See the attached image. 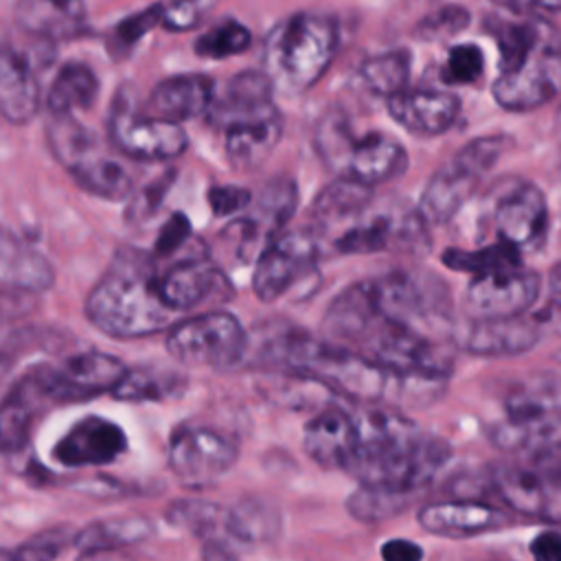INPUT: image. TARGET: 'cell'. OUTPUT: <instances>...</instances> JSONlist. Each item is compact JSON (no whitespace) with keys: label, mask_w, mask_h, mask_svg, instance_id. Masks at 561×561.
Segmentation results:
<instances>
[{"label":"cell","mask_w":561,"mask_h":561,"mask_svg":"<svg viewBox=\"0 0 561 561\" xmlns=\"http://www.w3.org/2000/svg\"><path fill=\"white\" fill-rule=\"evenodd\" d=\"M208 206L217 217H230L237 213H243L252 204V195L243 186L234 184H224V186H213L208 188Z\"/></svg>","instance_id":"50"},{"label":"cell","mask_w":561,"mask_h":561,"mask_svg":"<svg viewBox=\"0 0 561 561\" xmlns=\"http://www.w3.org/2000/svg\"><path fill=\"white\" fill-rule=\"evenodd\" d=\"M508 140L504 136L473 138L460 147L425 184L419 210L427 224L449 221L473 195L486 171L500 160Z\"/></svg>","instance_id":"7"},{"label":"cell","mask_w":561,"mask_h":561,"mask_svg":"<svg viewBox=\"0 0 561 561\" xmlns=\"http://www.w3.org/2000/svg\"><path fill=\"white\" fill-rule=\"evenodd\" d=\"M215 103V81L208 75L184 72L162 79L149 94V110L169 121H188L210 112Z\"/></svg>","instance_id":"25"},{"label":"cell","mask_w":561,"mask_h":561,"mask_svg":"<svg viewBox=\"0 0 561 561\" xmlns=\"http://www.w3.org/2000/svg\"><path fill=\"white\" fill-rule=\"evenodd\" d=\"M550 294H552L554 302L561 305V263H557L550 270Z\"/></svg>","instance_id":"55"},{"label":"cell","mask_w":561,"mask_h":561,"mask_svg":"<svg viewBox=\"0 0 561 561\" xmlns=\"http://www.w3.org/2000/svg\"><path fill=\"white\" fill-rule=\"evenodd\" d=\"M508 421H537L561 412V373H537L506 394L504 401Z\"/></svg>","instance_id":"29"},{"label":"cell","mask_w":561,"mask_h":561,"mask_svg":"<svg viewBox=\"0 0 561 561\" xmlns=\"http://www.w3.org/2000/svg\"><path fill=\"white\" fill-rule=\"evenodd\" d=\"M127 370L114 355L83 351L55 364H37L26 377L46 403H77L112 392Z\"/></svg>","instance_id":"10"},{"label":"cell","mask_w":561,"mask_h":561,"mask_svg":"<svg viewBox=\"0 0 561 561\" xmlns=\"http://www.w3.org/2000/svg\"><path fill=\"white\" fill-rule=\"evenodd\" d=\"M280 511L261 497H243L224 511L226 533L250 543L274 541L280 533Z\"/></svg>","instance_id":"34"},{"label":"cell","mask_w":561,"mask_h":561,"mask_svg":"<svg viewBox=\"0 0 561 561\" xmlns=\"http://www.w3.org/2000/svg\"><path fill=\"white\" fill-rule=\"evenodd\" d=\"M414 495H419V491L359 484V489L348 495L346 511L357 522L375 524L403 513L412 504Z\"/></svg>","instance_id":"37"},{"label":"cell","mask_w":561,"mask_h":561,"mask_svg":"<svg viewBox=\"0 0 561 561\" xmlns=\"http://www.w3.org/2000/svg\"><path fill=\"white\" fill-rule=\"evenodd\" d=\"M237 440L213 427L180 425L169 440V467L173 476L191 489L215 482L237 462Z\"/></svg>","instance_id":"12"},{"label":"cell","mask_w":561,"mask_h":561,"mask_svg":"<svg viewBox=\"0 0 561 561\" xmlns=\"http://www.w3.org/2000/svg\"><path fill=\"white\" fill-rule=\"evenodd\" d=\"M491 443L504 451L561 454V412L537 421H504L491 430Z\"/></svg>","instance_id":"31"},{"label":"cell","mask_w":561,"mask_h":561,"mask_svg":"<svg viewBox=\"0 0 561 561\" xmlns=\"http://www.w3.org/2000/svg\"><path fill=\"white\" fill-rule=\"evenodd\" d=\"M390 118L416 136L445 134L460 114V99L445 90H401L386 99Z\"/></svg>","instance_id":"19"},{"label":"cell","mask_w":561,"mask_h":561,"mask_svg":"<svg viewBox=\"0 0 561 561\" xmlns=\"http://www.w3.org/2000/svg\"><path fill=\"white\" fill-rule=\"evenodd\" d=\"M337 254L423 252L430 245L427 219L419 206L399 199H370L357 215L327 234Z\"/></svg>","instance_id":"6"},{"label":"cell","mask_w":561,"mask_h":561,"mask_svg":"<svg viewBox=\"0 0 561 561\" xmlns=\"http://www.w3.org/2000/svg\"><path fill=\"white\" fill-rule=\"evenodd\" d=\"M188 237H191L188 219L182 213H175V215H171L164 221V226H162V230H160V234H158V239L153 243V252L151 254L158 261L160 259H169L171 254H175V250H180L184 245V241Z\"/></svg>","instance_id":"51"},{"label":"cell","mask_w":561,"mask_h":561,"mask_svg":"<svg viewBox=\"0 0 561 561\" xmlns=\"http://www.w3.org/2000/svg\"><path fill=\"white\" fill-rule=\"evenodd\" d=\"M178 386L180 381L175 375L153 373L149 368H129L112 390V397L123 401H160L173 394Z\"/></svg>","instance_id":"43"},{"label":"cell","mask_w":561,"mask_h":561,"mask_svg":"<svg viewBox=\"0 0 561 561\" xmlns=\"http://www.w3.org/2000/svg\"><path fill=\"white\" fill-rule=\"evenodd\" d=\"M307 456L324 469L346 467L355 447V416L342 405L320 410L302 430Z\"/></svg>","instance_id":"21"},{"label":"cell","mask_w":561,"mask_h":561,"mask_svg":"<svg viewBox=\"0 0 561 561\" xmlns=\"http://www.w3.org/2000/svg\"><path fill=\"white\" fill-rule=\"evenodd\" d=\"M500 50V72L517 68L533 48L543 39L537 22H506L495 20L489 26Z\"/></svg>","instance_id":"41"},{"label":"cell","mask_w":561,"mask_h":561,"mask_svg":"<svg viewBox=\"0 0 561 561\" xmlns=\"http://www.w3.org/2000/svg\"><path fill=\"white\" fill-rule=\"evenodd\" d=\"M313 149L333 175L368 186L383 184L408 167V153L401 142L379 131L355 136L348 116L337 107L320 116Z\"/></svg>","instance_id":"4"},{"label":"cell","mask_w":561,"mask_h":561,"mask_svg":"<svg viewBox=\"0 0 561 561\" xmlns=\"http://www.w3.org/2000/svg\"><path fill=\"white\" fill-rule=\"evenodd\" d=\"M557 125H559V129H561V107H559V112H557Z\"/></svg>","instance_id":"57"},{"label":"cell","mask_w":561,"mask_h":561,"mask_svg":"<svg viewBox=\"0 0 561 561\" xmlns=\"http://www.w3.org/2000/svg\"><path fill=\"white\" fill-rule=\"evenodd\" d=\"M15 18L26 31L44 39L72 35L79 28V11L57 7L50 0H20Z\"/></svg>","instance_id":"39"},{"label":"cell","mask_w":561,"mask_h":561,"mask_svg":"<svg viewBox=\"0 0 561 561\" xmlns=\"http://www.w3.org/2000/svg\"><path fill=\"white\" fill-rule=\"evenodd\" d=\"M421 528L436 537H473L502 528L508 517L504 511L480 500H445L419 508Z\"/></svg>","instance_id":"20"},{"label":"cell","mask_w":561,"mask_h":561,"mask_svg":"<svg viewBox=\"0 0 561 561\" xmlns=\"http://www.w3.org/2000/svg\"><path fill=\"white\" fill-rule=\"evenodd\" d=\"M167 517L169 522L191 528L197 535H210L219 522L224 524V511L217 504L195 497L173 502L167 511Z\"/></svg>","instance_id":"45"},{"label":"cell","mask_w":561,"mask_h":561,"mask_svg":"<svg viewBox=\"0 0 561 561\" xmlns=\"http://www.w3.org/2000/svg\"><path fill=\"white\" fill-rule=\"evenodd\" d=\"M495 232L522 252L537 250L548 230V204L539 186L517 182L504 191L493 210Z\"/></svg>","instance_id":"16"},{"label":"cell","mask_w":561,"mask_h":561,"mask_svg":"<svg viewBox=\"0 0 561 561\" xmlns=\"http://www.w3.org/2000/svg\"><path fill=\"white\" fill-rule=\"evenodd\" d=\"M355 447L344 467L359 484L423 491L449 460V445L423 432L392 405L364 403L353 412Z\"/></svg>","instance_id":"2"},{"label":"cell","mask_w":561,"mask_h":561,"mask_svg":"<svg viewBox=\"0 0 561 561\" xmlns=\"http://www.w3.org/2000/svg\"><path fill=\"white\" fill-rule=\"evenodd\" d=\"M173 182V173H167L164 178L151 182L149 186H145L138 195H131V206H129V215H136V219H147L162 202L169 184Z\"/></svg>","instance_id":"52"},{"label":"cell","mask_w":561,"mask_h":561,"mask_svg":"<svg viewBox=\"0 0 561 561\" xmlns=\"http://www.w3.org/2000/svg\"><path fill=\"white\" fill-rule=\"evenodd\" d=\"M39 405H46V401L39 397L26 375L4 394L0 412V438L4 454L20 451L26 445Z\"/></svg>","instance_id":"30"},{"label":"cell","mask_w":561,"mask_h":561,"mask_svg":"<svg viewBox=\"0 0 561 561\" xmlns=\"http://www.w3.org/2000/svg\"><path fill=\"white\" fill-rule=\"evenodd\" d=\"M107 129L114 147L123 156L138 160L178 158L188 145L186 131L178 121L138 112L123 90L114 99Z\"/></svg>","instance_id":"11"},{"label":"cell","mask_w":561,"mask_h":561,"mask_svg":"<svg viewBox=\"0 0 561 561\" xmlns=\"http://www.w3.org/2000/svg\"><path fill=\"white\" fill-rule=\"evenodd\" d=\"M66 169L83 191L107 202H123L134 195L131 173L118 158L110 156L101 142L88 149Z\"/></svg>","instance_id":"27"},{"label":"cell","mask_w":561,"mask_h":561,"mask_svg":"<svg viewBox=\"0 0 561 561\" xmlns=\"http://www.w3.org/2000/svg\"><path fill=\"white\" fill-rule=\"evenodd\" d=\"M127 449L123 427L105 416L79 419L53 447L50 456L64 467H103Z\"/></svg>","instance_id":"17"},{"label":"cell","mask_w":561,"mask_h":561,"mask_svg":"<svg viewBox=\"0 0 561 561\" xmlns=\"http://www.w3.org/2000/svg\"><path fill=\"white\" fill-rule=\"evenodd\" d=\"M318 243L309 232L276 234L256 256L252 291L263 302H274L296 289L316 272Z\"/></svg>","instance_id":"13"},{"label":"cell","mask_w":561,"mask_h":561,"mask_svg":"<svg viewBox=\"0 0 561 561\" xmlns=\"http://www.w3.org/2000/svg\"><path fill=\"white\" fill-rule=\"evenodd\" d=\"M322 337L392 370L447 381L456 337L449 289L421 270L364 278L327 307Z\"/></svg>","instance_id":"1"},{"label":"cell","mask_w":561,"mask_h":561,"mask_svg":"<svg viewBox=\"0 0 561 561\" xmlns=\"http://www.w3.org/2000/svg\"><path fill=\"white\" fill-rule=\"evenodd\" d=\"M298 204V188L291 178H274L259 193L252 215H248L263 237L270 243L278 230L291 219Z\"/></svg>","instance_id":"36"},{"label":"cell","mask_w":561,"mask_h":561,"mask_svg":"<svg viewBox=\"0 0 561 561\" xmlns=\"http://www.w3.org/2000/svg\"><path fill=\"white\" fill-rule=\"evenodd\" d=\"M530 554L541 561H561V533L559 530H541L530 541Z\"/></svg>","instance_id":"53"},{"label":"cell","mask_w":561,"mask_h":561,"mask_svg":"<svg viewBox=\"0 0 561 561\" xmlns=\"http://www.w3.org/2000/svg\"><path fill=\"white\" fill-rule=\"evenodd\" d=\"M164 344L184 366L230 368L245 359L248 333L232 313L208 311L173 322Z\"/></svg>","instance_id":"9"},{"label":"cell","mask_w":561,"mask_h":561,"mask_svg":"<svg viewBox=\"0 0 561 561\" xmlns=\"http://www.w3.org/2000/svg\"><path fill=\"white\" fill-rule=\"evenodd\" d=\"M539 342L537 322L524 316L473 318L460 344L473 355H519Z\"/></svg>","instance_id":"24"},{"label":"cell","mask_w":561,"mask_h":561,"mask_svg":"<svg viewBox=\"0 0 561 561\" xmlns=\"http://www.w3.org/2000/svg\"><path fill=\"white\" fill-rule=\"evenodd\" d=\"M469 11L460 4H445L432 13H427L419 24H416V35L427 42H440L449 39L458 33H462L469 26Z\"/></svg>","instance_id":"46"},{"label":"cell","mask_w":561,"mask_h":561,"mask_svg":"<svg viewBox=\"0 0 561 561\" xmlns=\"http://www.w3.org/2000/svg\"><path fill=\"white\" fill-rule=\"evenodd\" d=\"M55 272L46 256L20 243H11L9 232L2 241V283L22 291H44L53 285Z\"/></svg>","instance_id":"35"},{"label":"cell","mask_w":561,"mask_h":561,"mask_svg":"<svg viewBox=\"0 0 561 561\" xmlns=\"http://www.w3.org/2000/svg\"><path fill=\"white\" fill-rule=\"evenodd\" d=\"M373 199V186L337 178L329 186L320 191V195L313 202L311 215L318 224V228L329 234L344 221H348L353 215H357L368 202Z\"/></svg>","instance_id":"33"},{"label":"cell","mask_w":561,"mask_h":561,"mask_svg":"<svg viewBox=\"0 0 561 561\" xmlns=\"http://www.w3.org/2000/svg\"><path fill=\"white\" fill-rule=\"evenodd\" d=\"M443 263L449 270L456 272H469V274H486V272H500V270H513L522 267V250L513 243L500 239L497 243L478 248V250H458L449 248L443 252Z\"/></svg>","instance_id":"38"},{"label":"cell","mask_w":561,"mask_h":561,"mask_svg":"<svg viewBox=\"0 0 561 561\" xmlns=\"http://www.w3.org/2000/svg\"><path fill=\"white\" fill-rule=\"evenodd\" d=\"M539 291V274L524 267L476 274L465 291V309L471 318L522 316L535 305Z\"/></svg>","instance_id":"15"},{"label":"cell","mask_w":561,"mask_h":561,"mask_svg":"<svg viewBox=\"0 0 561 561\" xmlns=\"http://www.w3.org/2000/svg\"><path fill=\"white\" fill-rule=\"evenodd\" d=\"M484 72V53L478 44L465 42L449 48L440 77L449 85L476 83Z\"/></svg>","instance_id":"44"},{"label":"cell","mask_w":561,"mask_h":561,"mask_svg":"<svg viewBox=\"0 0 561 561\" xmlns=\"http://www.w3.org/2000/svg\"><path fill=\"white\" fill-rule=\"evenodd\" d=\"M410 53L408 50H388L366 59L359 68L362 81L366 88L383 99H390L405 90L410 79Z\"/></svg>","instance_id":"40"},{"label":"cell","mask_w":561,"mask_h":561,"mask_svg":"<svg viewBox=\"0 0 561 561\" xmlns=\"http://www.w3.org/2000/svg\"><path fill=\"white\" fill-rule=\"evenodd\" d=\"M75 535L68 526H55L48 530H42L39 535L31 537L15 550V559L24 561H42V559H55L66 548L75 543Z\"/></svg>","instance_id":"48"},{"label":"cell","mask_w":561,"mask_h":561,"mask_svg":"<svg viewBox=\"0 0 561 561\" xmlns=\"http://www.w3.org/2000/svg\"><path fill=\"white\" fill-rule=\"evenodd\" d=\"M283 136V116L278 107L234 121L224 127V147L228 162L239 171L261 167Z\"/></svg>","instance_id":"22"},{"label":"cell","mask_w":561,"mask_h":561,"mask_svg":"<svg viewBox=\"0 0 561 561\" xmlns=\"http://www.w3.org/2000/svg\"><path fill=\"white\" fill-rule=\"evenodd\" d=\"M274 79L267 70H243L237 72L219 99L210 107V118L215 125L226 127L234 121L256 116L274 110Z\"/></svg>","instance_id":"26"},{"label":"cell","mask_w":561,"mask_h":561,"mask_svg":"<svg viewBox=\"0 0 561 561\" xmlns=\"http://www.w3.org/2000/svg\"><path fill=\"white\" fill-rule=\"evenodd\" d=\"M99 79L94 70L81 61L64 64L48 90L50 114H77L90 110L99 99Z\"/></svg>","instance_id":"32"},{"label":"cell","mask_w":561,"mask_h":561,"mask_svg":"<svg viewBox=\"0 0 561 561\" xmlns=\"http://www.w3.org/2000/svg\"><path fill=\"white\" fill-rule=\"evenodd\" d=\"M252 44V33L245 24L237 20H224L206 28L195 39V53L206 59H226L248 50Z\"/></svg>","instance_id":"42"},{"label":"cell","mask_w":561,"mask_h":561,"mask_svg":"<svg viewBox=\"0 0 561 561\" xmlns=\"http://www.w3.org/2000/svg\"><path fill=\"white\" fill-rule=\"evenodd\" d=\"M379 552L386 561H416L423 557V548L410 539H388Z\"/></svg>","instance_id":"54"},{"label":"cell","mask_w":561,"mask_h":561,"mask_svg":"<svg viewBox=\"0 0 561 561\" xmlns=\"http://www.w3.org/2000/svg\"><path fill=\"white\" fill-rule=\"evenodd\" d=\"M493 99L508 112H530L561 94V48L543 39L513 70L493 81Z\"/></svg>","instance_id":"14"},{"label":"cell","mask_w":561,"mask_h":561,"mask_svg":"<svg viewBox=\"0 0 561 561\" xmlns=\"http://www.w3.org/2000/svg\"><path fill=\"white\" fill-rule=\"evenodd\" d=\"M158 289L162 300L175 311L184 313L210 300H226L230 285L224 272L210 261L184 259L158 272Z\"/></svg>","instance_id":"18"},{"label":"cell","mask_w":561,"mask_h":561,"mask_svg":"<svg viewBox=\"0 0 561 561\" xmlns=\"http://www.w3.org/2000/svg\"><path fill=\"white\" fill-rule=\"evenodd\" d=\"M337 50V26L329 15L296 13L270 33L265 42V70L276 88L305 92L329 70Z\"/></svg>","instance_id":"5"},{"label":"cell","mask_w":561,"mask_h":561,"mask_svg":"<svg viewBox=\"0 0 561 561\" xmlns=\"http://www.w3.org/2000/svg\"><path fill=\"white\" fill-rule=\"evenodd\" d=\"M158 24H162V2L149 4L147 9L121 20L114 26V42L121 48H131L138 39H142Z\"/></svg>","instance_id":"49"},{"label":"cell","mask_w":561,"mask_h":561,"mask_svg":"<svg viewBox=\"0 0 561 561\" xmlns=\"http://www.w3.org/2000/svg\"><path fill=\"white\" fill-rule=\"evenodd\" d=\"M50 2L57 4V7L70 9V11H79V2H81V0H50Z\"/></svg>","instance_id":"56"},{"label":"cell","mask_w":561,"mask_h":561,"mask_svg":"<svg viewBox=\"0 0 561 561\" xmlns=\"http://www.w3.org/2000/svg\"><path fill=\"white\" fill-rule=\"evenodd\" d=\"M215 0H169L162 2V26L186 33L202 26L213 13Z\"/></svg>","instance_id":"47"},{"label":"cell","mask_w":561,"mask_h":561,"mask_svg":"<svg viewBox=\"0 0 561 561\" xmlns=\"http://www.w3.org/2000/svg\"><path fill=\"white\" fill-rule=\"evenodd\" d=\"M151 535H153V524L147 517H140V515L107 517L77 530L72 548L81 557H92V554L140 543Z\"/></svg>","instance_id":"28"},{"label":"cell","mask_w":561,"mask_h":561,"mask_svg":"<svg viewBox=\"0 0 561 561\" xmlns=\"http://www.w3.org/2000/svg\"><path fill=\"white\" fill-rule=\"evenodd\" d=\"M524 454L491 469L495 495L517 513L561 522V456L550 451Z\"/></svg>","instance_id":"8"},{"label":"cell","mask_w":561,"mask_h":561,"mask_svg":"<svg viewBox=\"0 0 561 561\" xmlns=\"http://www.w3.org/2000/svg\"><path fill=\"white\" fill-rule=\"evenodd\" d=\"M39 107V83L35 77V61L4 44L0 57V110L13 125L28 123Z\"/></svg>","instance_id":"23"},{"label":"cell","mask_w":561,"mask_h":561,"mask_svg":"<svg viewBox=\"0 0 561 561\" xmlns=\"http://www.w3.org/2000/svg\"><path fill=\"white\" fill-rule=\"evenodd\" d=\"M175 316L158 289V259L136 248H121L85 298L88 322L121 340L160 333Z\"/></svg>","instance_id":"3"}]
</instances>
